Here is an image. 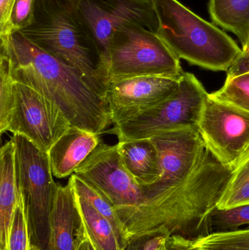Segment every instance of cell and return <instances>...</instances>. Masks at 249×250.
Listing matches in <instances>:
<instances>
[{"mask_svg":"<svg viewBox=\"0 0 249 250\" xmlns=\"http://www.w3.org/2000/svg\"><path fill=\"white\" fill-rule=\"evenodd\" d=\"M232 170L206 148L200 163L176 186L146 197L138 205L115 208L129 242L146 235L164 233L194 241L212 233V214Z\"/></svg>","mask_w":249,"mask_h":250,"instance_id":"obj_1","label":"cell"},{"mask_svg":"<svg viewBox=\"0 0 249 250\" xmlns=\"http://www.w3.org/2000/svg\"><path fill=\"white\" fill-rule=\"evenodd\" d=\"M0 51L8 57L13 82L27 85L51 100L72 126L99 135L113 124L104 95L76 69L38 48L20 32L1 41Z\"/></svg>","mask_w":249,"mask_h":250,"instance_id":"obj_2","label":"cell"},{"mask_svg":"<svg viewBox=\"0 0 249 250\" xmlns=\"http://www.w3.org/2000/svg\"><path fill=\"white\" fill-rule=\"evenodd\" d=\"M80 1L35 0L32 23L19 32L38 48L76 69L105 98L99 73L100 50Z\"/></svg>","mask_w":249,"mask_h":250,"instance_id":"obj_3","label":"cell"},{"mask_svg":"<svg viewBox=\"0 0 249 250\" xmlns=\"http://www.w3.org/2000/svg\"><path fill=\"white\" fill-rule=\"evenodd\" d=\"M159 21L157 35L181 60L213 71H227L242 48L214 23L178 0H151Z\"/></svg>","mask_w":249,"mask_h":250,"instance_id":"obj_4","label":"cell"},{"mask_svg":"<svg viewBox=\"0 0 249 250\" xmlns=\"http://www.w3.org/2000/svg\"><path fill=\"white\" fill-rule=\"evenodd\" d=\"M105 89L109 82L156 76L180 79L184 72L180 59L156 32L127 23L113 34L102 67Z\"/></svg>","mask_w":249,"mask_h":250,"instance_id":"obj_5","label":"cell"},{"mask_svg":"<svg viewBox=\"0 0 249 250\" xmlns=\"http://www.w3.org/2000/svg\"><path fill=\"white\" fill-rule=\"evenodd\" d=\"M19 195L26 208L32 246L48 249L49 219L58 185L54 182L48 153L21 135H13Z\"/></svg>","mask_w":249,"mask_h":250,"instance_id":"obj_6","label":"cell"},{"mask_svg":"<svg viewBox=\"0 0 249 250\" xmlns=\"http://www.w3.org/2000/svg\"><path fill=\"white\" fill-rule=\"evenodd\" d=\"M209 94L194 74L184 73L175 95L134 118L114 125L105 132L117 135L118 141H127L148 139L180 128L198 127Z\"/></svg>","mask_w":249,"mask_h":250,"instance_id":"obj_7","label":"cell"},{"mask_svg":"<svg viewBox=\"0 0 249 250\" xmlns=\"http://www.w3.org/2000/svg\"><path fill=\"white\" fill-rule=\"evenodd\" d=\"M198 129L206 148L234 171L249 156V114L209 94Z\"/></svg>","mask_w":249,"mask_h":250,"instance_id":"obj_8","label":"cell"},{"mask_svg":"<svg viewBox=\"0 0 249 250\" xmlns=\"http://www.w3.org/2000/svg\"><path fill=\"white\" fill-rule=\"evenodd\" d=\"M13 95L5 132L23 135L48 153L71 124L55 104L33 88L14 82Z\"/></svg>","mask_w":249,"mask_h":250,"instance_id":"obj_9","label":"cell"},{"mask_svg":"<svg viewBox=\"0 0 249 250\" xmlns=\"http://www.w3.org/2000/svg\"><path fill=\"white\" fill-rule=\"evenodd\" d=\"M74 174L102 194L115 209L134 207L143 201V188L124 167L117 144L101 141Z\"/></svg>","mask_w":249,"mask_h":250,"instance_id":"obj_10","label":"cell"},{"mask_svg":"<svg viewBox=\"0 0 249 250\" xmlns=\"http://www.w3.org/2000/svg\"><path fill=\"white\" fill-rule=\"evenodd\" d=\"M80 7L100 50L102 83V64L115 31L127 23H137L154 32L159 27L151 0H80Z\"/></svg>","mask_w":249,"mask_h":250,"instance_id":"obj_11","label":"cell"},{"mask_svg":"<svg viewBox=\"0 0 249 250\" xmlns=\"http://www.w3.org/2000/svg\"><path fill=\"white\" fill-rule=\"evenodd\" d=\"M151 139L159 151L162 176L154 185L143 188V199L182 182L200 163L206 149L197 126L168 131Z\"/></svg>","mask_w":249,"mask_h":250,"instance_id":"obj_12","label":"cell"},{"mask_svg":"<svg viewBox=\"0 0 249 250\" xmlns=\"http://www.w3.org/2000/svg\"><path fill=\"white\" fill-rule=\"evenodd\" d=\"M180 79L145 76L109 82L105 99L113 124L134 118L169 99L178 90Z\"/></svg>","mask_w":249,"mask_h":250,"instance_id":"obj_13","label":"cell"},{"mask_svg":"<svg viewBox=\"0 0 249 250\" xmlns=\"http://www.w3.org/2000/svg\"><path fill=\"white\" fill-rule=\"evenodd\" d=\"M100 142L99 135L70 126L48 151L54 176L58 179L71 176Z\"/></svg>","mask_w":249,"mask_h":250,"instance_id":"obj_14","label":"cell"},{"mask_svg":"<svg viewBox=\"0 0 249 250\" xmlns=\"http://www.w3.org/2000/svg\"><path fill=\"white\" fill-rule=\"evenodd\" d=\"M78 213L71 182L58 185L49 219L47 250H75L78 227Z\"/></svg>","mask_w":249,"mask_h":250,"instance_id":"obj_15","label":"cell"},{"mask_svg":"<svg viewBox=\"0 0 249 250\" xmlns=\"http://www.w3.org/2000/svg\"><path fill=\"white\" fill-rule=\"evenodd\" d=\"M124 167L142 188L154 185L162 176L159 151L151 138L118 141Z\"/></svg>","mask_w":249,"mask_h":250,"instance_id":"obj_16","label":"cell"},{"mask_svg":"<svg viewBox=\"0 0 249 250\" xmlns=\"http://www.w3.org/2000/svg\"><path fill=\"white\" fill-rule=\"evenodd\" d=\"M15 167V144L6 141L0 151V250H7L10 226L19 202Z\"/></svg>","mask_w":249,"mask_h":250,"instance_id":"obj_17","label":"cell"},{"mask_svg":"<svg viewBox=\"0 0 249 250\" xmlns=\"http://www.w3.org/2000/svg\"><path fill=\"white\" fill-rule=\"evenodd\" d=\"M75 197L78 213V226L96 249L126 250L111 222L76 192Z\"/></svg>","mask_w":249,"mask_h":250,"instance_id":"obj_18","label":"cell"},{"mask_svg":"<svg viewBox=\"0 0 249 250\" xmlns=\"http://www.w3.org/2000/svg\"><path fill=\"white\" fill-rule=\"evenodd\" d=\"M215 24L238 37L242 49L249 48V0H209Z\"/></svg>","mask_w":249,"mask_h":250,"instance_id":"obj_19","label":"cell"},{"mask_svg":"<svg viewBox=\"0 0 249 250\" xmlns=\"http://www.w3.org/2000/svg\"><path fill=\"white\" fill-rule=\"evenodd\" d=\"M69 179L71 182L75 192L86 199L98 212L111 222L124 248H127V244L124 239L122 223L109 200L74 173L71 175Z\"/></svg>","mask_w":249,"mask_h":250,"instance_id":"obj_20","label":"cell"},{"mask_svg":"<svg viewBox=\"0 0 249 250\" xmlns=\"http://www.w3.org/2000/svg\"><path fill=\"white\" fill-rule=\"evenodd\" d=\"M249 204V156L232 172L217 208L228 209Z\"/></svg>","mask_w":249,"mask_h":250,"instance_id":"obj_21","label":"cell"},{"mask_svg":"<svg viewBox=\"0 0 249 250\" xmlns=\"http://www.w3.org/2000/svg\"><path fill=\"white\" fill-rule=\"evenodd\" d=\"M188 240L197 250H249V228L216 232L196 240Z\"/></svg>","mask_w":249,"mask_h":250,"instance_id":"obj_22","label":"cell"},{"mask_svg":"<svg viewBox=\"0 0 249 250\" xmlns=\"http://www.w3.org/2000/svg\"><path fill=\"white\" fill-rule=\"evenodd\" d=\"M211 95L249 114V73L227 75L223 86Z\"/></svg>","mask_w":249,"mask_h":250,"instance_id":"obj_23","label":"cell"},{"mask_svg":"<svg viewBox=\"0 0 249 250\" xmlns=\"http://www.w3.org/2000/svg\"><path fill=\"white\" fill-rule=\"evenodd\" d=\"M13 82L10 72L8 57L4 51H0V133L5 132L13 103Z\"/></svg>","mask_w":249,"mask_h":250,"instance_id":"obj_24","label":"cell"},{"mask_svg":"<svg viewBox=\"0 0 249 250\" xmlns=\"http://www.w3.org/2000/svg\"><path fill=\"white\" fill-rule=\"evenodd\" d=\"M32 240L26 208L19 195V202L10 226L7 250H31Z\"/></svg>","mask_w":249,"mask_h":250,"instance_id":"obj_25","label":"cell"},{"mask_svg":"<svg viewBox=\"0 0 249 250\" xmlns=\"http://www.w3.org/2000/svg\"><path fill=\"white\" fill-rule=\"evenodd\" d=\"M246 225H249V204L228 209L216 207L212 214V233L235 231Z\"/></svg>","mask_w":249,"mask_h":250,"instance_id":"obj_26","label":"cell"},{"mask_svg":"<svg viewBox=\"0 0 249 250\" xmlns=\"http://www.w3.org/2000/svg\"><path fill=\"white\" fill-rule=\"evenodd\" d=\"M35 3V0H15L10 19L13 33L25 29L32 23Z\"/></svg>","mask_w":249,"mask_h":250,"instance_id":"obj_27","label":"cell"},{"mask_svg":"<svg viewBox=\"0 0 249 250\" xmlns=\"http://www.w3.org/2000/svg\"><path fill=\"white\" fill-rule=\"evenodd\" d=\"M15 0H0V39L6 41L11 36L10 13Z\"/></svg>","mask_w":249,"mask_h":250,"instance_id":"obj_28","label":"cell"},{"mask_svg":"<svg viewBox=\"0 0 249 250\" xmlns=\"http://www.w3.org/2000/svg\"><path fill=\"white\" fill-rule=\"evenodd\" d=\"M164 233L146 235L129 242L126 250H157Z\"/></svg>","mask_w":249,"mask_h":250,"instance_id":"obj_29","label":"cell"},{"mask_svg":"<svg viewBox=\"0 0 249 250\" xmlns=\"http://www.w3.org/2000/svg\"><path fill=\"white\" fill-rule=\"evenodd\" d=\"M168 250H197L192 246L188 239L178 236H170L168 239Z\"/></svg>","mask_w":249,"mask_h":250,"instance_id":"obj_30","label":"cell"},{"mask_svg":"<svg viewBox=\"0 0 249 250\" xmlns=\"http://www.w3.org/2000/svg\"><path fill=\"white\" fill-rule=\"evenodd\" d=\"M75 250H87L86 239L78 229H77L76 233V247Z\"/></svg>","mask_w":249,"mask_h":250,"instance_id":"obj_31","label":"cell"},{"mask_svg":"<svg viewBox=\"0 0 249 250\" xmlns=\"http://www.w3.org/2000/svg\"><path fill=\"white\" fill-rule=\"evenodd\" d=\"M77 229H78L79 230H80V232H81L82 233H83V236H84L85 239H86V248H87V250H97L96 249V247L95 246V245H94L93 242L91 241V239H89V237H88L87 236H86V233H84V232L82 230V229H80V227H77Z\"/></svg>","mask_w":249,"mask_h":250,"instance_id":"obj_32","label":"cell"},{"mask_svg":"<svg viewBox=\"0 0 249 250\" xmlns=\"http://www.w3.org/2000/svg\"><path fill=\"white\" fill-rule=\"evenodd\" d=\"M40 250L38 249V248H36V247H35V246H32V250Z\"/></svg>","mask_w":249,"mask_h":250,"instance_id":"obj_33","label":"cell"}]
</instances>
